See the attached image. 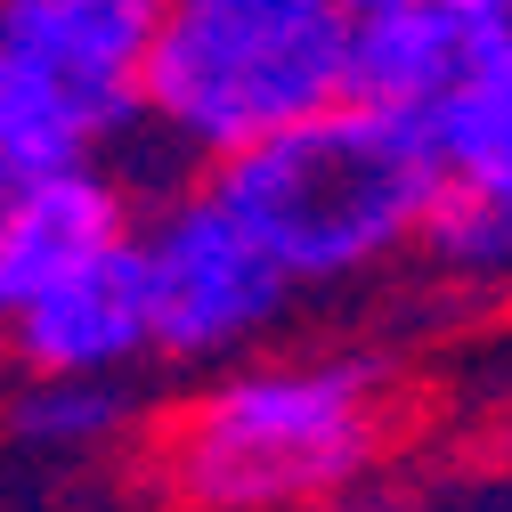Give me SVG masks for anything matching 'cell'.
<instances>
[{
	"mask_svg": "<svg viewBox=\"0 0 512 512\" xmlns=\"http://www.w3.org/2000/svg\"><path fill=\"white\" fill-rule=\"evenodd\" d=\"M431 139H439L447 187L512 204V41L431 114Z\"/></svg>",
	"mask_w": 512,
	"mask_h": 512,
	"instance_id": "obj_9",
	"label": "cell"
},
{
	"mask_svg": "<svg viewBox=\"0 0 512 512\" xmlns=\"http://www.w3.org/2000/svg\"><path fill=\"white\" fill-rule=\"evenodd\" d=\"M9 350L33 382H114L131 358L155 350V277L147 244H114L90 269L57 277L41 301L9 317Z\"/></svg>",
	"mask_w": 512,
	"mask_h": 512,
	"instance_id": "obj_6",
	"label": "cell"
},
{
	"mask_svg": "<svg viewBox=\"0 0 512 512\" xmlns=\"http://www.w3.org/2000/svg\"><path fill=\"white\" fill-rule=\"evenodd\" d=\"M504 41H488L447 0H399L366 25H350V98L391 114H439Z\"/></svg>",
	"mask_w": 512,
	"mask_h": 512,
	"instance_id": "obj_8",
	"label": "cell"
},
{
	"mask_svg": "<svg viewBox=\"0 0 512 512\" xmlns=\"http://www.w3.org/2000/svg\"><path fill=\"white\" fill-rule=\"evenodd\" d=\"M122 415H131L122 382H25L9 423L41 456H90V447H106L122 431Z\"/></svg>",
	"mask_w": 512,
	"mask_h": 512,
	"instance_id": "obj_10",
	"label": "cell"
},
{
	"mask_svg": "<svg viewBox=\"0 0 512 512\" xmlns=\"http://www.w3.org/2000/svg\"><path fill=\"white\" fill-rule=\"evenodd\" d=\"M139 244H147V277H155V358H179V366L236 358L293 301V277L269 261V244L212 187L171 196L139 228Z\"/></svg>",
	"mask_w": 512,
	"mask_h": 512,
	"instance_id": "obj_5",
	"label": "cell"
},
{
	"mask_svg": "<svg viewBox=\"0 0 512 512\" xmlns=\"http://www.w3.org/2000/svg\"><path fill=\"white\" fill-rule=\"evenodd\" d=\"M204 187L269 244V261L293 285H342L391 261L407 236H423V220L447 196V163L431 139V114L342 98L228 155Z\"/></svg>",
	"mask_w": 512,
	"mask_h": 512,
	"instance_id": "obj_1",
	"label": "cell"
},
{
	"mask_svg": "<svg viewBox=\"0 0 512 512\" xmlns=\"http://www.w3.org/2000/svg\"><path fill=\"white\" fill-rule=\"evenodd\" d=\"M350 98V17L334 0H171L147 66V122L212 171Z\"/></svg>",
	"mask_w": 512,
	"mask_h": 512,
	"instance_id": "obj_3",
	"label": "cell"
},
{
	"mask_svg": "<svg viewBox=\"0 0 512 512\" xmlns=\"http://www.w3.org/2000/svg\"><path fill=\"white\" fill-rule=\"evenodd\" d=\"M131 187L106 179L98 163L82 171H49L33 187H9L0 196V309H25L41 301L57 277L90 269L98 252L131 244Z\"/></svg>",
	"mask_w": 512,
	"mask_h": 512,
	"instance_id": "obj_7",
	"label": "cell"
},
{
	"mask_svg": "<svg viewBox=\"0 0 512 512\" xmlns=\"http://www.w3.org/2000/svg\"><path fill=\"white\" fill-rule=\"evenodd\" d=\"M334 9H342L350 25H366V17H382V9H399V0H334Z\"/></svg>",
	"mask_w": 512,
	"mask_h": 512,
	"instance_id": "obj_12",
	"label": "cell"
},
{
	"mask_svg": "<svg viewBox=\"0 0 512 512\" xmlns=\"http://www.w3.org/2000/svg\"><path fill=\"white\" fill-rule=\"evenodd\" d=\"M171 0H0V196L147 122Z\"/></svg>",
	"mask_w": 512,
	"mask_h": 512,
	"instance_id": "obj_4",
	"label": "cell"
},
{
	"mask_svg": "<svg viewBox=\"0 0 512 512\" xmlns=\"http://www.w3.org/2000/svg\"><path fill=\"white\" fill-rule=\"evenodd\" d=\"M374 399L366 358L236 366L171 423L163 472L196 512H309L374 464Z\"/></svg>",
	"mask_w": 512,
	"mask_h": 512,
	"instance_id": "obj_2",
	"label": "cell"
},
{
	"mask_svg": "<svg viewBox=\"0 0 512 512\" xmlns=\"http://www.w3.org/2000/svg\"><path fill=\"white\" fill-rule=\"evenodd\" d=\"M423 244L439 252L447 269H464V277H512V204L447 187L439 212L423 220Z\"/></svg>",
	"mask_w": 512,
	"mask_h": 512,
	"instance_id": "obj_11",
	"label": "cell"
}]
</instances>
